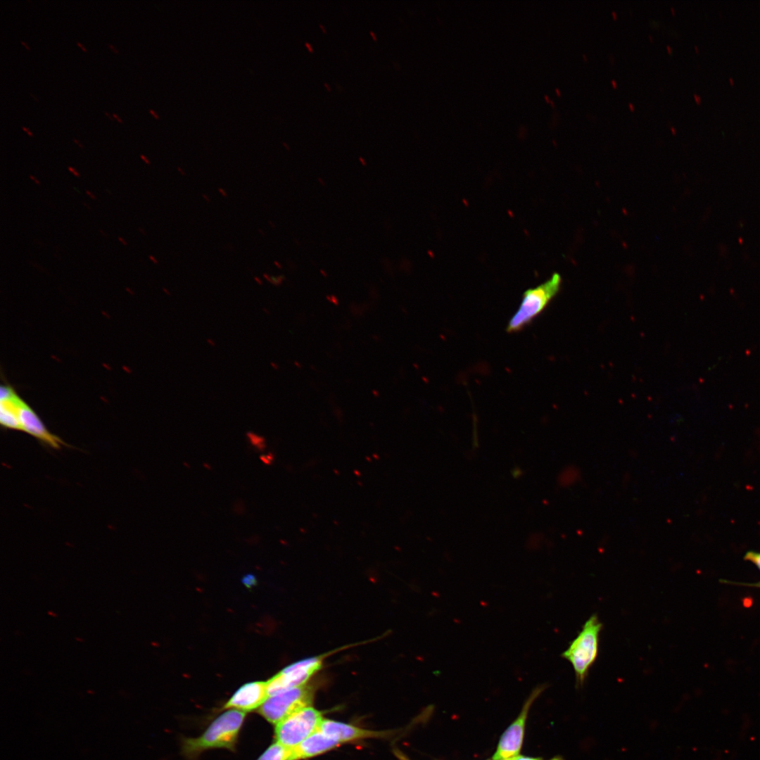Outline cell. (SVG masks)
<instances>
[{
    "label": "cell",
    "mask_w": 760,
    "mask_h": 760,
    "mask_svg": "<svg viewBox=\"0 0 760 760\" xmlns=\"http://www.w3.org/2000/svg\"><path fill=\"white\" fill-rule=\"evenodd\" d=\"M77 45H78V46H79L80 47H81V48H82V50H83L84 51L87 52V50H86V49H85V48H84V46H82V44H81L80 43H79L78 42H77Z\"/></svg>",
    "instance_id": "obj_31"
},
{
    "label": "cell",
    "mask_w": 760,
    "mask_h": 760,
    "mask_svg": "<svg viewBox=\"0 0 760 760\" xmlns=\"http://www.w3.org/2000/svg\"><path fill=\"white\" fill-rule=\"evenodd\" d=\"M671 129L673 132H676V129L674 127H671Z\"/></svg>",
    "instance_id": "obj_45"
},
{
    "label": "cell",
    "mask_w": 760,
    "mask_h": 760,
    "mask_svg": "<svg viewBox=\"0 0 760 760\" xmlns=\"http://www.w3.org/2000/svg\"><path fill=\"white\" fill-rule=\"evenodd\" d=\"M305 46H306V47H307V48L308 49V50H309V51H310V52H312V51H313V48H312V45H311V44H310V43H308V42H305Z\"/></svg>",
    "instance_id": "obj_25"
},
{
    "label": "cell",
    "mask_w": 760,
    "mask_h": 760,
    "mask_svg": "<svg viewBox=\"0 0 760 760\" xmlns=\"http://www.w3.org/2000/svg\"><path fill=\"white\" fill-rule=\"evenodd\" d=\"M108 46H109V47H110V49H111L112 50H113V51H114L115 53H118V51H117V50H116V49H115V48H114V47H113V46H112L111 44H108Z\"/></svg>",
    "instance_id": "obj_34"
},
{
    "label": "cell",
    "mask_w": 760,
    "mask_h": 760,
    "mask_svg": "<svg viewBox=\"0 0 760 760\" xmlns=\"http://www.w3.org/2000/svg\"><path fill=\"white\" fill-rule=\"evenodd\" d=\"M82 204H83V205H84V206H85V207H86V208H87V209H89V210H91V206H89V205H87V204L86 203V202H83V203H82Z\"/></svg>",
    "instance_id": "obj_35"
},
{
    "label": "cell",
    "mask_w": 760,
    "mask_h": 760,
    "mask_svg": "<svg viewBox=\"0 0 760 760\" xmlns=\"http://www.w3.org/2000/svg\"><path fill=\"white\" fill-rule=\"evenodd\" d=\"M744 559L752 562L760 571V552L747 551L744 555Z\"/></svg>",
    "instance_id": "obj_14"
},
{
    "label": "cell",
    "mask_w": 760,
    "mask_h": 760,
    "mask_svg": "<svg viewBox=\"0 0 760 760\" xmlns=\"http://www.w3.org/2000/svg\"><path fill=\"white\" fill-rule=\"evenodd\" d=\"M149 112L156 118L158 119L159 116L153 110H149Z\"/></svg>",
    "instance_id": "obj_28"
},
{
    "label": "cell",
    "mask_w": 760,
    "mask_h": 760,
    "mask_svg": "<svg viewBox=\"0 0 760 760\" xmlns=\"http://www.w3.org/2000/svg\"><path fill=\"white\" fill-rule=\"evenodd\" d=\"M695 48L696 51H698L699 48L696 45L695 46Z\"/></svg>",
    "instance_id": "obj_46"
},
{
    "label": "cell",
    "mask_w": 760,
    "mask_h": 760,
    "mask_svg": "<svg viewBox=\"0 0 760 760\" xmlns=\"http://www.w3.org/2000/svg\"><path fill=\"white\" fill-rule=\"evenodd\" d=\"M324 85H325V87H327V88L328 89V90H329V91H330V87H329L328 84H327V83H324Z\"/></svg>",
    "instance_id": "obj_43"
},
{
    "label": "cell",
    "mask_w": 760,
    "mask_h": 760,
    "mask_svg": "<svg viewBox=\"0 0 760 760\" xmlns=\"http://www.w3.org/2000/svg\"><path fill=\"white\" fill-rule=\"evenodd\" d=\"M73 141H74V142H75V144H77V145H78V146H80V147L81 148H83V146H82V144H81V143H80V142L79 141H77V139H73Z\"/></svg>",
    "instance_id": "obj_29"
},
{
    "label": "cell",
    "mask_w": 760,
    "mask_h": 760,
    "mask_svg": "<svg viewBox=\"0 0 760 760\" xmlns=\"http://www.w3.org/2000/svg\"><path fill=\"white\" fill-rule=\"evenodd\" d=\"M324 734L341 744L369 737H381L388 733L364 729L348 723L331 719H323L319 728Z\"/></svg>",
    "instance_id": "obj_10"
},
{
    "label": "cell",
    "mask_w": 760,
    "mask_h": 760,
    "mask_svg": "<svg viewBox=\"0 0 760 760\" xmlns=\"http://www.w3.org/2000/svg\"><path fill=\"white\" fill-rule=\"evenodd\" d=\"M507 760H508V759H507Z\"/></svg>",
    "instance_id": "obj_50"
},
{
    "label": "cell",
    "mask_w": 760,
    "mask_h": 760,
    "mask_svg": "<svg viewBox=\"0 0 760 760\" xmlns=\"http://www.w3.org/2000/svg\"><path fill=\"white\" fill-rule=\"evenodd\" d=\"M694 98H695V101H697V103H700L701 101H702L701 96L696 94H694Z\"/></svg>",
    "instance_id": "obj_24"
},
{
    "label": "cell",
    "mask_w": 760,
    "mask_h": 760,
    "mask_svg": "<svg viewBox=\"0 0 760 760\" xmlns=\"http://www.w3.org/2000/svg\"><path fill=\"white\" fill-rule=\"evenodd\" d=\"M395 754L398 756L400 760H410L400 752H396Z\"/></svg>",
    "instance_id": "obj_21"
},
{
    "label": "cell",
    "mask_w": 760,
    "mask_h": 760,
    "mask_svg": "<svg viewBox=\"0 0 760 760\" xmlns=\"http://www.w3.org/2000/svg\"><path fill=\"white\" fill-rule=\"evenodd\" d=\"M628 106H629V107H630V108H631V110H634V109H635V107H634V106H633V105L632 103H628Z\"/></svg>",
    "instance_id": "obj_38"
},
{
    "label": "cell",
    "mask_w": 760,
    "mask_h": 760,
    "mask_svg": "<svg viewBox=\"0 0 760 760\" xmlns=\"http://www.w3.org/2000/svg\"><path fill=\"white\" fill-rule=\"evenodd\" d=\"M267 697L266 682H251L239 688L223 708L247 712L258 709Z\"/></svg>",
    "instance_id": "obj_9"
},
{
    "label": "cell",
    "mask_w": 760,
    "mask_h": 760,
    "mask_svg": "<svg viewBox=\"0 0 760 760\" xmlns=\"http://www.w3.org/2000/svg\"><path fill=\"white\" fill-rule=\"evenodd\" d=\"M649 37L650 38L651 40H652V37L650 35H649Z\"/></svg>",
    "instance_id": "obj_49"
},
{
    "label": "cell",
    "mask_w": 760,
    "mask_h": 760,
    "mask_svg": "<svg viewBox=\"0 0 760 760\" xmlns=\"http://www.w3.org/2000/svg\"><path fill=\"white\" fill-rule=\"evenodd\" d=\"M720 581L721 583H726V584L727 583V584L740 585H744V586L760 588V581H758V582H756V583H741V582H735V581H731L723 580V579H721Z\"/></svg>",
    "instance_id": "obj_16"
},
{
    "label": "cell",
    "mask_w": 760,
    "mask_h": 760,
    "mask_svg": "<svg viewBox=\"0 0 760 760\" xmlns=\"http://www.w3.org/2000/svg\"><path fill=\"white\" fill-rule=\"evenodd\" d=\"M666 47H667V49L669 50V52L672 51V49L669 45H667Z\"/></svg>",
    "instance_id": "obj_39"
},
{
    "label": "cell",
    "mask_w": 760,
    "mask_h": 760,
    "mask_svg": "<svg viewBox=\"0 0 760 760\" xmlns=\"http://www.w3.org/2000/svg\"><path fill=\"white\" fill-rule=\"evenodd\" d=\"M602 623L595 614L584 623L581 631L562 654L572 666L577 685L582 686L595 663L599 650Z\"/></svg>",
    "instance_id": "obj_2"
},
{
    "label": "cell",
    "mask_w": 760,
    "mask_h": 760,
    "mask_svg": "<svg viewBox=\"0 0 760 760\" xmlns=\"http://www.w3.org/2000/svg\"><path fill=\"white\" fill-rule=\"evenodd\" d=\"M327 654L298 661L283 669L267 681V697L307 684L319 671Z\"/></svg>",
    "instance_id": "obj_6"
},
{
    "label": "cell",
    "mask_w": 760,
    "mask_h": 760,
    "mask_svg": "<svg viewBox=\"0 0 760 760\" xmlns=\"http://www.w3.org/2000/svg\"><path fill=\"white\" fill-rule=\"evenodd\" d=\"M68 170L76 177H80V173L75 168L69 166L68 167Z\"/></svg>",
    "instance_id": "obj_19"
},
{
    "label": "cell",
    "mask_w": 760,
    "mask_h": 760,
    "mask_svg": "<svg viewBox=\"0 0 760 760\" xmlns=\"http://www.w3.org/2000/svg\"><path fill=\"white\" fill-rule=\"evenodd\" d=\"M20 431L25 432L53 448L65 445L63 441L51 433L35 411L22 399L18 412Z\"/></svg>",
    "instance_id": "obj_8"
},
{
    "label": "cell",
    "mask_w": 760,
    "mask_h": 760,
    "mask_svg": "<svg viewBox=\"0 0 760 760\" xmlns=\"http://www.w3.org/2000/svg\"><path fill=\"white\" fill-rule=\"evenodd\" d=\"M118 239L122 245H124V246H127L128 245V243L127 242V241L125 239H124L122 237L118 236Z\"/></svg>",
    "instance_id": "obj_23"
},
{
    "label": "cell",
    "mask_w": 760,
    "mask_h": 760,
    "mask_svg": "<svg viewBox=\"0 0 760 760\" xmlns=\"http://www.w3.org/2000/svg\"><path fill=\"white\" fill-rule=\"evenodd\" d=\"M583 56L584 57V58H585V59L587 58L586 55L583 54Z\"/></svg>",
    "instance_id": "obj_48"
},
{
    "label": "cell",
    "mask_w": 760,
    "mask_h": 760,
    "mask_svg": "<svg viewBox=\"0 0 760 760\" xmlns=\"http://www.w3.org/2000/svg\"><path fill=\"white\" fill-rule=\"evenodd\" d=\"M671 11H672V12H673V13H674V12H675V10H674V9H673V8H671Z\"/></svg>",
    "instance_id": "obj_47"
},
{
    "label": "cell",
    "mask_w": 760,
    "mask_h": 760,
    "mask_svg": "<svg viewBox=\"0 0 760 760\" xmlns=\"http://www.w3.org/2000/svg\"><path fill=\"white\" fill-rule=\"evenodd\" d=\"M22 129H23V130H24L25 132H27V133L28 134V135H29V136H30V137H32V136H33V135H32V132H30V130H29L28 129H27L26 127H22Z\"/></svg>",
    "instance_id": "obj_26"
},
{
    "label": "cell",
    "mask_w": 760,
    "mask_h": 760,
    "mask_svg": "<svg viewBox=\"0 0 760 760\" xmlns=\"http://www.w3.org/2000/svg\"><path fill=\"white\" fill-rule=\"evenodd\" d=\"M140 157H141V158L142 160H144V161H145V162H146V163L147 164H149V163H150V162H149V160H148V158H146V156H144V155H140Z\"/></svg>",
    "instance_id": "obj_27"
},
{
    "label": "cell",
    "mask_w": 760,
    "mask_h": 760,
    "mask_svg": "<svg viewBox=\"0 0 760 760\" xmlns=\"http://www.w3.org/2000/svg\"><path fill=\"white\" fill-rule=\"evenodd\" d=\"M243 583L247 587L253 586L256 583V579L253 575L248 574L243 578Z\"/></svg>",
    "instance_id": "obj_18"
},
{
    "label": "cell",
    "mask_w": 760,
    "mask_h": 760,
    "mask_svg": "<svg viewBox=\"0 0 760 760\" xmlns=\"http://www.w3.org/2000/svg\"><path fill=\"white\" fill-rule=\"evenodd\" d=\"M257 760H293V748L276 742L271 745Z\"/></svg>",
    "instance_id": "obj_13"
},
{
    "label": "cell",
    "mask_w": 760,
    "mask_h": 760,
    "mask_svg": "<svg viewBox=\"0 0 760 760\" xmlns=\"http://www.w3.org/2000/svg\"><path fill=\"white\" fill-rule=\"evenodd\" d=\"M247 436L248 437V438H249V440H250V441H251V444L253 445L256 446L257 448H258L260 450L264 449V448H265V439L262 437H261L260 436H258V435H257V434H255L254 433H251V432L247 433Z\"/></svg>",
    "instance_id": "obj_15"
},
{
    "label": "cell",
    "mask_w": 760,
    "mask_h": 760,
    "mask_svg": "<svg viewBox=\"0 0 760 760\" xmlns=\"http://www.w3.org/2000/svg\"><path fill=\"white\" fill-rule=\"evenodd\" d=\"M29 178H30V179H31V180H32V182H34V184H36L37 185H40V184H41V182H40V181H39V179H37V177H36L35 176H34V175H29Z\"/></svg>",
    "instance_id": "obj_20"
},
{
    "label": "cell",
    "mask_w": 760,
    "mask_h": 760,
    "mask_svg": "<svg viewBox=\"0 0 760 760\" xmlns=\"http://www.w3.org/2000/svg\"><path fill=\"white\" fill-rule=\"evenodd\" d=\"M314 695L313 687L305 684L267 697L258 712L276 726L296 711L311 706Z\"/></svg>",
    "instance_id": "obj_4"
},
{
    "label": "cell",
    "mask_w": 760,
    "mask_h": 760,
    "mask_svg": "<svg viewBox=\"0 0 760 760\" xmlns=\"http://www.w3.org/2000/svg\"><path fill=\"white\" fill-rule=\"evenodd\" d=\"M99 232H100V233H101V234H102V235H103V236H105V237H108V234H106V233H105V232H103V230H102V229H99Z\"/></svg>",
    "instance_id": "obj_32"
},
{
    "label": "cell",
    "mask_w": 760,
    "mask_h": 760,
    "mask_svg": "<svg viewBox=\"0 0 760 760\" xmlns=\"http://www.w3.org/2000/svg\"><path fill=\"white\" fill-rule=\"evenodd\" d=\"M21 44H22L23 45H24V46H25V48H26V49H27V50H29V51L30 50V47H29V46H28L27 45V44H25V42H24L23 41H21Z\"/></svg>",
    "instance_id": "obj_36"
},
{
    "label": "cell",
    "mask_w": 760,
    "mask_h": 760,
    "mask_svg": "<svg viewBox=\"0 0 760 760\" xmlns=\"http://www.w3.org/2000/svg\"><path fill=\"white\" fill-rule=\"evenodd\" d=\"M545 688V685H539L531 692L519 716L502 735L493 756V760H507L519 755L528 711L533 702Z\"/></svg>",
    "instance_id": "obj_7"
},
{
    "label": "cell",
    "mask_w": 760,
    "mask_h": 760,
    "mask_svg": "<svg viewBox=\"0 0 760 760\" xmlns=\"http://www.w3.org/2000/svg\"><path fill=\"white\" fill-rule=\"evenodd\" d=\"M22 398L8 382L0 388V423L2 427L20 431L18 412Z\"/></svg>",
    "instance_id": "obj_11"
},
{
    "label": "cell",
    "mask_w": 760,
    "mask_h": 760,
    "mask_svg": "<svg viewBox=\"0 0 760 760\" xmlns=\"http://www.w3.org/2000/svg\"><path fill=\"white\" fill-rule=\"evenodd\" d=\"M319 26H320V27H322V29L323 30V31H324V32H326V30L324 29V26H323V25H322V24H319Z\"/></svg>",
    "instance_id": "obj_41"
},
{
    "label": "cell",
    "mask_w": 760,
    "mask_h": 760,
    "mask_svg": "<svg viewBox=\"0 0 760 760\" xmlns=\"http://www.w3.org/2000/svg\"><path fill=\"white\" fill-rule=\"evenodd\" d=\"M113 117H114V118H115L116 120H118V121H119L120 122H121V123L122 122V120H121V119H120V118H119V117H118V115H117L116 114L113 113Z\"/></svg>",
    "instance_id": "obj_30"
},
{
    "label": "cell",
    "mask_w": 760,
    "mask_h": 760,
    "mask_svg": "<svg viewBox=\"0 0 760 760\" xmlns=\"http://www.w3.org/2000/svg\"><path fill=\"white\" fill-rule=\"evenodd\" d=\"M246 716V712L235 709L224 712L201 736L184 738L182 745V754L189 759H194L208 749L234 750Z\"/></svg>",
    "instance_id": "obj_1"
},
{
    "label": "cell",
    "mask_w": 760,
    "mask_h": 760,
    "mask_svg": "<svg viewBox=\"0 0 760 760\" xmlns=\"http://www.w3.org/2000/svg\"><path fill=\"white\" fill-rule=\"evenodd\" d=\"M611 82H612V85H613V86H614V87H616V86H617V84H616V81H615V80H611Z\"/></svg>",
    "instance_id": "obj_37"
},
{
    "label": "cell",
    "mask_w": 760,
    "mask_h": 760,
    "mask_svg": "<svg viewBox=\"0 0 760 760\" xmlns=\"http://www.w3.org/2000/svg\"><path fill=\"white\" fill-rule=\"evenodd\" d=\"M104 113H105V114H106V115H108V118H110V119L111 120H113V118H111V117H110V115H108V114L107 113V112L104 111Z\"/></svg>",
    "instance_id": "obj_40"
},
{
    "label": "cell",
    "mask_w": 760,
    "mask_h": 760,
    "mask_svg": "<svg viewBox=\"0 0 760 760\" xmlns=\"http://www.w3.org/2000/svg\"><path fill=\"white\" fill-rule=\"evenodd\" d=\"M508 760H544L538 758H533L525 756L517 755L514 757L509 759ZM549 760H564L562 757L556 756Z\"/></svg>",
    "instance_id": "obj_17"
},
{
    "label": "cell",
    "mask_w": 760,
    "mask_h": 760,
    "mask_svg": "<svg viewBox=\"0 0 760 760\" xmlns=\"http://www.w3.org/2000/svg\"><path fill=\"white\" fill-rule=\"evenodd\" d=\"M369 33H370L371 36H372V37H373V39H374V40H376V35L374 34V32H373L372 31H370V32H369Z\"/></svg>",
    "instance_id": "obj_33"
},
{
    "label": "cell",
    "mask_w": 760,
    "mask_h": 760,
    "mask_svg": "<svg viewBox=\"0 0 760 760\" xmlns=\"http://www.w3.org/2000/svg\"><path fill=\"white\" fill-rule=\"evenodd\" d=\"M561 284V276L554 273L543 284L524 291L519 307L508 322L507 332H519L531 324L557 295Z\"/></svg>",
    "instance_id": "obj_3"
},
{
    "label": "cell",
    "mask_w": 760,
    "mask_h": 760,
    "mask_svg": "<svg viewBox=\"0 0 760 760\" xmlns=\"http://www.w3.org/2000/svg\"><path fill=\"white\" fill-rule=\"evenodd\" d=\"M729 80H730V83H731L732 84H734V81H733V79L732 77H730V78H729Z\"/></svg>",
    "instance_id": "obj_42"
},
{
    "label": "cell",
    "mask_w": 760,
    "mask_h": 760,
    "mask_svg": "<svg viewBox=\"0 0 760 760\" xmlns=\"http://www.w3.org/2000/svg\"><path fill=\"white\" fill-rule=\"evenodd\" d=\"M85 193H86V194H87V195L88 196H89V197H90V198H91L92 200H96V196H95V195H94V194H93V193H92L91 191H88V190H87V191H85Z\"/></svg>",
    "instance_id": "obj_22"
},
{
    "label": "cell",
    "mask_w": 760,
    "mask_h": 760,
    "mask_svg": "<svg viewBox=\"0 0 760 760\" xmlns=\"http://www.w3.org/2000/svg\"><path fill=\"white\" fill-rule=\"evenodd\" d=\"M341 745L338 741L317 730L293 748V760L308 759L324 754Z\"/></svg>",
    "instance_id": "obj_12"
},
{
    "label": "cell",
    "mask_w": 760,
    "mask_h": 760,
    "mask_svg": "<svg viewBox=\"0 0 760 760\" xmlns=\"http://www.w3.org/2000/svg\"><path fill=\"white\" fill-rule=\"evenodd\" d=\"M324 718L312 705L293 713L275 726L277 742L293 748L319 730Z\"/></svg>",
    "instance_id": "obj_5"
},
{
    "label": "cell",
    "mask_w": 760,
    "mask_h": 760,
    "mask_svg": "<svg viewBox=\"0 0 760 760\" xmlns=\"http://www.w3.org/2000/svg\"><path fill=\"white\" fill-rule=\"evenodd\" d=\"M612 15H613L614 16V18H616V17H617V15H616V13H615L614 11H612Z\"/></svg>",
    "instance_id": "obj_44"
}]
</instances>
